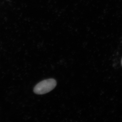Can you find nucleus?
Returning a JSON list of instances; mask_svg holds the SVG:
<instances>
[{"instance_id":"f03ea898","label":"nucleus","mask_w":122,"mask_h":122,"mask_svg":"<svg viewBox=\"0 0 122 122\" xmlns=\"http://www.w3.org/2000/svg\"></svg>"},{"instance_id":"f257e3e1","label":"nucleus","mask_w":122,"mask_h":122,"mask_svg":"<svg viewBox=\"0 0 122 122\" xmlns=\"http://www.w3.org/2000/svg\"><path fill=\"white\" fill-rule=\"evenodd\" d=\"M57 85L56 81L54 79H48L43 80L35 86L34 92L38 95L47 93L53 89Z\"/></svg>"}]
</instances>
